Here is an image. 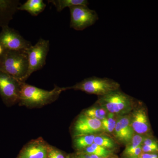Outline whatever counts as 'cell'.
Here are the masks:
<instances>
[{
    "label": "cell",
    "mask_w": 158,
    "mask_h": 158,
    "mask_svg": "<svg viewBox=\"0 0 158 158\" xmlns=\"http://www.w3.org/2000/svg\"><path fill=\"white\" fill-rule=\"evenodd\" d=\"M22 83L0 71V95L6 106H11L19 102Z\"/></svg>",
    "instance_id": "52a82bcc"
},
{
    "label": "cell",
    "mask_w": 158,
    "mask_h": 158,
    "mask_svg": "<svg viewBox=\"0 0 158 158\" xmlns=\"http://www.w3.org/2000/svg\"><path fill=\"white\" fill-rule=\"evenodd\" d=\"M143 144L153 147H158V143L155 139L145 137L143 142Z\"/></svg>",
    "instance_id": "603a6c76"
},
{
    "label": "cell",
    "mask_w": 158,
    "mask_h": 158,
    "mask_svg": "<svg viewBox=\"0 0 158 158\" xmlns=\"http://www.w3.org/2000/svg\"><path fill=\"white\" fill-rule=\"evenodd\" d=\"M77 158H103L99 157L95 155L90 154L86 153L80 152L78 153Z\"/></svg>",
    "instance_id": "d4e9b609"
},
{
    "label": "cell",
    "mask_w": 158,
    "mask_h": 158,
    "mask_svg": "<svg viewBox=\"0 0 158 158\" xmlns=\"http://www.w3.org/2000/svg\"><path fill=\"white\" fill-rule=\"evenodd\" d=\"M120 85L112 79L93 77L77 83L74 86L67 87V90L73 89L84 91L90 94L102 96L113 91L119 90Z\"/></svg>",
    "instance_id": "277c9868"
},
{
    "label": "cell",
    "mask_w": 158,
    "mask_h": 158,
    "mask_svg": "<svg viewBox=\"0 0 158 158\" xmlns=\"http://www.w3.org/2000/svg\"><path fill=\"white\" fill-rule=\"evenodd\" d=\"M70 13V27L81 31L94 24L98 19L97 13L87 6H72L69 8Z\"/></svg>",
    "instance_id": "8992f818"
},
{
    "label": "cell",
    "mask_w": 158,
    "mask_h": 158,
    "mask_svg": "<svg viewBox=\"0 0 158 158\" xmlns=\"http://www.w3.org/2000/svg\"><path fill=\"white\" fill-rule=\"evenodd\" d=\"M21 5L19 0H0V27L9 26Z\"/></svg>",
    "instance_id": "4fadbf2b"
},
{
    "label": "cell",
    "mask_w": 158,
    "mask_h": 158,
    "mask_svg": "<svg viewBox=\"0 0 158 158\" xmlns=\"http://www.w3.org/2000/svg\"><path fill=\"white\" fill-rule=\"evenodd\" d=\"M131 116L125 115L118 116L114 130V135L118 141L127 144L134 136L135 132L131 125Z\"/></svg>",
    "instance_id": "8fae6325"
},
{
    "label": "cell",
    "mask_w": 158,
    "mask_h": 158,
    "mask_svg": "<svg viewBox=\"0 0 158 158\" xmlns=\"http://www.w3.org/2000/svg\"><path fill=\"white\" fill-rule=\"evenodd\" d=\"M49 47V40L40 38L35 45H32L27 50L29 62L27 79L45 65Z\"/></svg>",
    "instance_id": "5b68a950"
},
{
    "label": "cell",
    "mask_w": 158,
    "mask_h": 158,
    "mask_svg": "<svg viewBox=\"0 0 158 158\" xmlns=\"http://www.w3.org/2000/svg\"><path fill=\"white\" fill-rule=\"evenodd\" d=\"M142 153H158V147L148 146L142 145Z\"/></svg>",
    "instance_id": "cb8c5ba5"
},
{
    "label": "cell",
    "mask_w": 158,
    "mask_h": 158,
    "mask_svg": "<svg viewBox=\"0 0 158 158\" xmlns=\"http://www.w3.org/2000/svg\"><path fill=\"white\" fill-rule=\"evenodd\" d=\"M49 146L42 138L34 139L24 146L17 158H47Z\"/></svg>",
    "instance_id": "30bf717a"
},
{
    "label": "cell",
    "mask_w": 158,
    "mask_h": 158,
    "mask_svg": "<svg viewBox=\"0 0 158 158\" xmlns=\"http://www.w3.org/2000/svg\"><path fill=\"white\" fill-rule=\"evenodd\" d=\"M46 5L43 0H27L21 5L18 10L25 11L33 16H37L44 11Z\"/></svg>",
    "instance_id": "5bb4252c"
},
{
    "label": "cell",
    "mask_w": 158,
    "mask_h": 158,
    "mask_svg": "<svg viewBox=\"0 0 158 158\" xmlns=\"http://www.w3.org/2000/svg\"><path fill=\"white\" fill-rule=\"evenodd\" d=\"M95 136V135H88L74 137V146L76 149L82 151L93 144Z\"/></svg>",
    "instance_id": "e0dca14e"
},
{
    "label": "cell",
    "mask_w": 158,
    "mask_h": 158,
    "mask_svg": "<svg viewBox=\"0 0 158 158\" xmlns=\"http://www.w3.org/2000/svg\"><path fill=\"white\" fill-rule=\"evenodd\" d=\"M117 120L116 115L108 113L106 118L101 121L102 131L108 133L114 132Z\"/></svg>",
    "instance_id": "ffe728a7"
},
{
    "label": "cell",
    "mask_w": 158,
    "mask_h": 158,
    "mask_svg": "<svg viewBox=\"0 0 158 158\" xmlns=\"http://www.w3.org/2000/svg\"></svg>",
    "instance_id": "f1b7e54d"
},
{
    "label": "cell",
    "mask_w": 158,
    "mask_h": 158,
    "mask_svg": "<svg viewBox=\"0 0 158 158\" xmlns=\"http://www.w3.org/2000/svg\"><path fill=\"white\" fill-rule=\"evenodd\" d=\"M102 131L101 121L89 117L83 113L78 116L73 128L74 138L80 136L95 135Z\"/></svg>",
    "instance_id": "9c48e42d"
},
{
    "label": "cell",
    "mask_w": 158,
    "mask_h": 158,
    "mask_svg": "<svg viewBox=\"0 0 158 158\" xmlns=\"http://www.w3.org/2000/svg\"><path fill=\"white\" fill-rule=\"evenodd\" d=\"M80 152L95 155L103 158L110 157L113 153L111 150L106 149L94 143L90 146L86 148L82 151Z\"/></svg>",
    "instance_id": "2e32d148"
},
{
    "label": "cell",
    "mask_w": 158,
    "mask_h": 158,
    "mask_svg": "<svg viewBox=\"0 0 158 158\" xmlns=\"http://www.w3.org/2000/svg\"><path fill=\"white\" fill-rule=\"evenodd\" d=\"M67 90V87L56 86L52 90H45L23 82L18 103L28 108L41 107L56 101L62 91Z\"/></svg>",
    "instance_id": "6da1fadb"
},
{
    "label": "cell",
    "mask_w": 158,
    "mask_h": 158,
    "mask_svg": "<svg viewBox=\"0 0 158 158\" xmlns=\"http://www.w3.org/2000/svg\"><path fill=\"white\" fill-rule=\"evenodd\" d=\"M97 103L108 113L121 116L127 115L133 110L135 101L132 97L119 89L104 96L98 97Z\"/></svg>",
    "instance_id": "3957f363"
},
{
    "label": "cell",
    "mask_w": 158,
    "mask_h": 158,
    "mask_svg": "<svg viewBox=\"0 0 158 158\" xmlns=\"http://www.w3.org/2000/svg\"><path fill=\"white\" fill-rule=\"evenodd\" d=\"M94 143L109 150L113 149L116 146V142L114 140L104 135L95 136Z\"/></svg>",
    "instance_id": "44dd1931"
},
{
    "label": "cell",
    "mask_w": 158,
    "mask_h": 158,
    "mask_svg": "<svg viewBox=\"0 0 158 158\" xmlns=\"http://www.w3.org/2000/svg\"><path fill=\"white\" fill-rule=\"evenodd\" d=\"M48 2L53 5L58 12H61L66 7L69 8L72 6L89 5L87 0H48Z\"/></svg>",
    "instance_id": "9a60e30c"
},
{
    "label": "cell",
    "mask_w": 158,
    "mask_h": 158,
    "mask_svg": "<svg viewBox=\"0 0 158 158\" xmlns=\"http://www.w3.org/2000/svg\"><path fill=\"white\" fill-rule=\"evenodd\" d=\"M141 158H158V153H142Z\"/></svg>",
    "instance_id": "484cf974"
},
{
    "label": "cell",
    "mask_w": 158,
    "mask_h": 158,
    "mask_svg": "<svg viewBox=\"0 0 158 158\" xmlns=\"http://www.w3.org/2000/svg\"><path fill=\"white\" fill-rule=\"evenodd\" d=\"M83 113L89 117L96 118L101 121L106 118L108 113L106 110L98 105L88 108Z\"/></svg>",
    "instance_id": "d6986e66"
},
{
    "label": "cell",
    "mask_w": 158,
    "mask_h": 158,
    "mask_svg": "<svg viewBox=\"0 0 158 158\" xmlns=\"http://www.w3.org/2000/svg\"><path fill=\"white\" fill-rule=\"evenodd\" d=\"M27 51L4 50L0 55V71L25 82L28 70Z\"/></svg>",
    "instance_id": "7a4b0ae2"
},
{
    "label": "cell",
    "mask_w": 158,
    "mask_h": 158,
    "mask_svg": "<svg viewBox=\"0 0 158 158\" xmlns=\"http://www.w3.org/2000/svg\"><path fill=\"white\" fill-rule=\"evenodd\" d=\"M47 158H66L60 150L49 145Z\"/></svg>",
    "instance_id": "7402d4cb"
},
{
    "label": "cell",
    "mask_w": 158,
    "mask_h": 158,
    "mask_svg": "<svg viewBox=\"0 0 158 158\" xmlns=\"http://www.w3.org/2000/svg\"><path fill=\"white\" fill-rule=\"evenodd\" d=\"M131 116V125L135 133L144 136L150 131L148 117L145 109L140 107L136 109Z\"/></svg>",
    "instance_id": "7c38bea8"
},
{
    "label": "cell",
    "mask_w": 158,
    "mask_h": 158,
    "mask_svg": "<svg viewBox=\"0 0 158 158\" xmlns=\"http://www.w3.org/2000/svg\"><path fill=\"white\" fill-rule=\"evenodd\" d=\"M66 158H74L70 156H68L66 157Z\"/></svg>",
    "instance_id": "4316f807"
},
{
    "label": "cell",
    "mask_w": 158,
    "mask_h": 158,
    "mask_svg": "<svg viewBox=\"0 0 158 158\" xmlns=\"http://www.w3.org/2000/svg\"><path fill=\"white\" fill-rule=\"evenodd\" d=\"M0 45L3 50L27 51L32 44L17 31L7 26L0 32Z\"/></svg>",
    "instance_id": "ba28073f"
},
{
    "label": "cell",
    "mask_w": 158,
    "mask_h": 158,
    "mask_svg": "<svg viewBox=\"0 0 158 158\" xmlns=\"http://www.w3.org/2000/svg\"><path fill=\"white\" fill-rule=\"evenodd\" d=\"M145 137L138 134L134 135L131 141L127 144L126 147L123 152V155L125 156L126 157H128L137 148L143 144Z\"/></svg>",
    "instance_id": "ac0fdd59"
},
{
    "label": "cell",
    "mask_w": 158,
    "mask_h": 158,
    "mask_svg": "<svg viewBox=\"0 0 158 158\" xmlns=\"http://www.w3.org/2000/svg\"><path fill=\"white\" fill-rule=\"evenodd\" d=\"M107 158H116V157H110Z\"/></svg>",
    "instance_id": "83f0119b"
}]
</instances>
